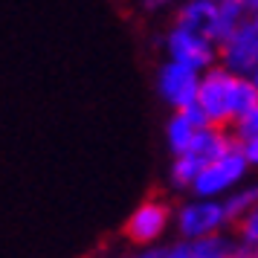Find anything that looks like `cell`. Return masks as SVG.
<instances>
[{
  "mask_svg": "<svg viewBox=\"0 0 258 258\" xmlns=\"http://www.w3.org/2000/svg\"><path fill=\"white\" fill-rule=\"evenodd\" d=\"M200 113L209 125L229 128L235 119L246 113L252 105H258V87L249 76L226 70L223 64H212L200 73L198 102Z\"/></svg>",
  "mask_w": 258,
  "mask_h": 258,
  "instance_id": "cell-1",
  "label": "cell"
},
{
  "mask_svg": "<svg viewBox=\"0 0 258 258\" xmlns=\"http://www.w3.org/2000/svg\"><path fill=\"white\" fill-rule=\"evenodd\" d=\"M229 145H235L232 134L229 128H221V125H203V128L191 137L186 148L180 154H174V160H171V186L180 188V191H188L191 183H195V177L200 174V168L206 163H212L215 157H221Z\"/></svg>",
  "mask_w": 258,
  "mask_h": 258,
  "instance_id": "cell-2",
  "label": "cell"
},
{
  "mask_svg": "<svg viewBox=\"0 0 258 258\" xmlns=\"http://www.w3.org/2000/svg\"><path fill=\"white\" fill-rule=\"evenodd\" d=\"M249 174V160L244 157V151L238 145H229L221 157H215L212 163H206L200 168V174L191 183V195L198 198H226L232 188H238L241 183H246Z\"/></svg>",
  "mask_w": 258,
  "mask_h": 258,
  "instance_id": "cell-3",
  "label": "cell"
},
{
  "mask_svg": "<svg viewBox=\"0 0 258 258\" xmlns=\"http://www.w3.org/2000/svg\"><path fill=\"white\" fill-rule=\"evenodd\" d=\"M174 229L180 238H203L212 232L232 229V218L218 198H198L191 195L186 203L174 209Z\"/></svg>",
  "mask_w": 258,
  "mask_h": 258,
  "instance_id": "cell-4",
  "label": "cell"
},
{
  "mask_svg": "<svg viewBox=\"0 0 258 258\" xmlns=\"http://www.w3.org/2000/svg\"><path fill=\"white\" fill-rule=\"evenodd\" d=\"M165 55L171 61H180L186 67H195V70H206L212 64H218V38L203 35L198 29H188L183 24H174L168 32H165Z\"/></svg>",
  "mask_w": 258,
  "mask_h": 258,
  "instance_id": "cell-5",
  "label": "cell"
},
{
  "mask_svg": "<svg viewBox=\"0 0 258 258\" xmlns=\"http://www.w3.org/2000/svg\"><path fill=\"white\" fill-rule=\"evenodd\" d=\"M174 226V209L160 198L142 200L137 209L131 212V218L125 221V238L134 246H154L165 238V232Z\"/></svg>",
  "mask_w": 258,
  "mask_h": 258,
  "instance_id": "cell-6",
  "label": "cell"
},
{
  "mask_svg": "<svg viewBox=\"0 0 258 258\" xmlns=\"http://www.w3.org/2000/svg\"><path fill=\"white\" fill-rule=\"evenodd\" d=\"M200 70L186 67L180 61L165 58V64L157 70V93L171 110H183L198 102Z\"/></svg>",
  "mask_w": 258,
  "mask_h": 258,
  "instance_id": "cell-7",
  "label": "cell"
},
{
  "mask_svg": "<svg viewBox=\"0 0 258 258\" xmlns=\"http://www.w3.org/2000/svg\"><path fill=\"white\" fill-rule=\"evenodd\" d=\"M218 64L238 76H252L258 67V29L223 38L218 44Z\"/></svg>",
  "mask_w": 258,
  "mask_h": 258,
  "instance_id": "cell-8",
  "label": "cell"
},
{
  "mask_svg": "<svg viewBox=\"0 0 258 258\" xmlns=\"http://www.w3.org/2000/svg\"><path fill=\"white\" fill-rule=\"evenodd\" d=\"M174 24H183L188 29L203 32V35L218 38V32H221V6H218V0H183V3H177Z\"/></svg>",
  "mask_w": 258,
  "mask_h": 258,
  "instance_id": "cell-9",
  "label": "cell"
},
{
  "mask_svg": "<svg viewBox=\"0 0 258 258\" xmlns=\"http://www.w3.org/2000/svg\"><path fill=\"white\" fill-rule=\"evenodd\" d=\"M218 6H221L218 41L232 38L238 32L258 29V0H218Z\"/></svg>",
  "mask_w": 258,
  "mask_h": 258,
  "instance_id": "cell-10",
  "label": "cell"
},
{
  "mask_svg": "<svg viewBox=\"0 0 258 258\" xmlns=\"http://www.w3.org/2000/svg\"><path fill=\"white\" fill-rule=\"evenodd\" d=\"M203 125H206V116L200 113L198 105L174 110V113L168 116V122H165V145H168V151L180 154Z\"/></svg>",
  "mask_w": 258,
  "mask_h": 258,
  "instance_id": "cell-11",
  "label": "cell"
},
{
  "mask_svg": "<svg viewBox=\"0 0 258 258\" xmlns=\"http://www.w3.org/2000/svg\"><path fill=\"white\" fill-rule=\"evenodd\" d=\"M235 258H258V206L232 223Z\"/></svg>",
  "mask_w": 258,
  "mask_h": 258,
  "instance_id": "cell-12",
  "label": "cell"
},
{
  "mask_svg": "<svg viewBox=\"0 0 258 258\" xmlns=\"http://www.w3.org/2000/svg\"><path fill=\"white\" fill-rule=\"evenodd\" d=\"M223 200V206H226V212H229V218H232V223L241 218V215H246L249 209H255L258 206V186L255 183H241L238 188H232Z\"/></svg>",
  "mask_w": 258,
  "mask_h": 258,
  "instance_id": "cell-13",
  "label": "cell"
},
{
  "mask_svg": "<svg viewBox=\"0 0 258 258\" xmlns=\"http://www.w3.org/2000/svg\"><path fill=\"white\" fill-rule=\"evenodd\" d=\"M241 151H244V157L249 160V165H258V131L255 134H249L246 140H241V142H235Z\"/></svg>",
  "mask_w": 258,
  "mask_h": 258,
  "instance_id": "cell-14",
  "label": "cell"
},
{
  "mask_svg": "<svg viewBox=\"0 0 258 258\" xmlns=\"http://www.w3.org/2000/svg\"><path fill=\"white\" fill-rule=\"evenodd\" d=\"M177 3H183V0H142V6L151 9V12H157V9H168V6H177Z\"/></svg>",
  "mask_w": 258,
  "mask_h": 258,
  "instance_id": "cell-15",
  "label": "cell"
},
{
  "mask_svg": "<svg viewBox=\"0 0 258 258\" xmlns=\"http://www.w3.org/2000/svg\"><path fill=\"white\" fill-rule=\"evenodd\" d=\"M249 79H252V82H255V87H258V67H255V73H252V76H249Z\"/></svg>",
  "mask_w": 258,
  "mask_h": 258,
  "instance_id": "cell-16",
  "label": "cell"
}]
</instances>
